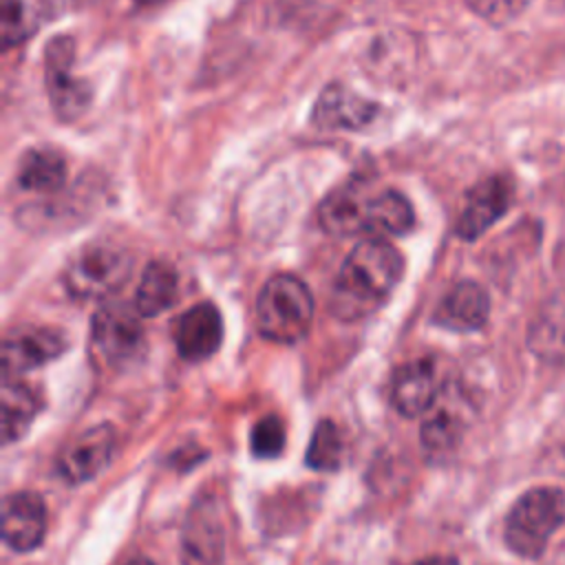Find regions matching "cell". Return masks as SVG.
Listing matches in <instances>:
<instances>
[{
	"mask_svg": "<svg viewBox=\"0 0 565 565\" xmlns=\"http://www.w3.org/2000/svg\"><path fill=\"white\" fill-rule=\"evenodd\" d=\"M66 349V338L55 329L29 327L11 331L2 342V377L15 380L55 358Z\"/></svg>",
	"mask_w": 565,
	"mask_h": 565,
	"instance_id": "52a82bcc",
	"label": "cell"
},
{
	"mask_svg": "<svg viewBox=\"0 0 565 565\" xmlns=\"http://www.w3.org/2000/svg\"><path fill=\"white\" fill-rule=\"evenodd\" d=\"M64 181H66V163L62 154H57L55 150L35 148L22 157V163L18 170V183L22 190L53 194L64 185Z\"/></svg>",
	"mask_w": 565,
	"mask_h": 565,
	"instance_id": "ac0fdd59",
	"label": "cell"
},
{
	"mask_svg": "<svg viewBox=\"0 0 565 565\" xmlns=\"http://www.w3.org/2000/svg\"><path fill=\"white\" fill-rule=\"evenodd\" d=\"M512 185L505 177H488L479 181L466 196L455 232L463 241L479 238L490 230L510 207Z\"/></svg>",
	"mask_w": 565,
	"mask_h": 565,
	"instance_id": "8fae6325",
	"label": "cell"
},
{
	"mask_svg": "<svg viewBox=\"0 0 565 565\" xmlns=\"http://www.w3.org/2000/svg\"><path fill=\"white\" fill-rule=\"evenodd\" d=\"M35 29V22L24 4V0H2L0 2V46L9 51L24 42Z\"/></svg>",
	"mask_w": 565,
	"mask_h": 565,
	"instance_id": "cb8c5ba5",
	"label": "cell"
},
{
	"mask_svg": "<svg viewBox=\"0 0 565 565\" xmlns=\"http://www.w3.org/2000/svg\"><path fill=\"white\" fill-rule=\"evenodd\" d=\"M344 457V439L340 428L331 419L318 422L311 441L307 446V466L322 472H333L340 468Z\"/></svg>",
	"mask_w": 565,
	"mask_h": 565,
	"instance_id": "603a6c76",
	"label": "cell"
},
{
	"mask_svg": "<svg viewBox=\"0 0 565 565\" xmlns=\"http://www.w3.org/2000/svg\"><path fill=\"white\" fill-rule=\"evenodd\" d=\"M117 433L110 424H99L75 437L57 457V472L68 483H84L99 475L113 459Z\"/></svg>",
	"mask_w": 565,
	"mask_h": 565,
	"instance_id": "ba28073f",
	"label": "cell"
},
{
	"mask_svg": "<svg viewBox=\"0 0 565 565\" xmlns=\"http://www.w3.org/2000/svg\"><path fill=\"white\" fill-rule=\"evenodd\" d=\"M532 349L543 358L565 355V298H554L530 331Z\"/></svg>",
	"mask_w": 565,
	"mask_h": 565,
	"instance_id": "7402d4cb",
	"label": "cell"
},
{
	"mask_svg": "<svg viewBox=\"0 0 565 565\" xmlns=\"http://www.w3.org/2000/svg\"><path fill=\"white\" fill-rule=\"evenodd\" d=\"M143 318L137 309L121 305H106L93 316L90 351L93 358L106 366H119L132 360L143 344Z\"/></svg>",
	"mask_w": 565,
	"mask_h": 565,
	"instance_id": "8992f818",
	"label": "cell"
},
{
	"mask_svg": "<svg viewBox=\"0 0 565 565\" xmlns=\"http://www.w3.org/2000/svg\"><path fill=\"white\" fill-rule=\"evenodd\" d=\"M132 258L126 249L110 243H93L82 247L64 269L68 294L97 300L115 294L130 276Z\"/></svg>",
	"mask_w": 565,
	"mask_h": 565,
	"instance_id": "277c9868",
	"label": "cell"
},
{
	"mask_svg": "<svg viewBox=\"0 0 565 565\" xmlns=\"http://www.w3.org/2000/svg\"><path fill=\"white\" fill-rule=\"evenodd\" d=\"M172 335L183 360L203 362L223 342V318L212 302H199L174 320Z\"/></svg>",
	"mask_w": 565,
	"mask_h": 565,
	"instance_id": "4fadbf2b",
	"label": "cell"
},
{
	"mask_svg": "<svg viewBox=\"0 0 565 565\" xmlns=\"http://www.w3.org/2000/svg\"><path fill=\"white\" fill-rule=\"evenodd\" d=\"M404 274L402 254L382 236L362 238L344 258L331 291V311L340 320H358L375 311Z\"/></svg>",
	"mask_w": 565,
	"mask_h": 565,
	"instance_id": "6da1fadb",
	"label": "cell"
},
{
	"mask_svg": "<svg viewBox=\"0 0 565 565\" xmlns=\"http://www.w3.org/2000/svg\"><path fill=\"white\" fill-rule=\"evenodd\" d=\"M225 554V530L214 501H196L181 534L183 565H221Z\"/></svg>",
	"mask_w": 565,
	"mask_h": 565,
	"instance_id": "9c48e42d",
	"label": "cell"
},
{
	"mask_svg": "<svg viewBox=\"0 0 565 565\" xmlns=\"http://www.w3.org/2000/svg\"><path fill=\"white\" fill-rule=\"evenodd\" d=\"M428 413L430 415L422 424V446L433 455L452 450L463 433L461 415L448 404L439 402H435Z\"/></svg>",
	"mask_w": 565,
	"mask_h": 565,
	"instance_id": "44dd1931",
	"label": "cell"
},
{
	"mask_svg": "<svg viewBox=\"0 0 565 565\" xmlns=\"http://www.w3.org/2000/svg\"><path fill=\"white\" fill-rule=\"evenodd\" d=\"M46 534V508L35 492H11L2 503V539L15 552L35 550Z\"/></svg>",
	"mask_w": 565,
	"mask_h": 565,
	"instance_id": "5bb4252c",
	"label": "cell"
},
{
	"mask_svg": "<svg viewBox=\"0 0 565 565\" xmlns=\"http://www.w3.org/2000/svg\"><path fill=\"white\" fill-rule=\"evenodd\" d=\"M466 2L477 15H481L492 24H503L516 18L530 4V0H466Z\"/></svg>",
	"mask_w": 565,
	"mask_h": 565,
	"instance_id": "484cf974",
	"label": "cell"
},
{
	"mask_svg": "<svg viewBox=\"0 0 565 565\" xmlns=\"http://www.w3.org/2000/svg\"><path fill=\"white\" fill-rule=\"evenodd\" d=\"M377 115V102L364 99L344 84H329L313 104L311 124L322 130H364Z\"/></svg>",
	"mask_w": 565,
	"mask_h": 565,
	"instance_id": "30bf717a",
	"label": "cell"
},
{
	"mask_svg": "<svg viewBox=\"0 0 565 565\" xmlns=\"http://www.w3.org/2000/svg\"><path fill=\"white\" fill-rule=\"evenodd\" d=\"M565 521V492L554 486H536L523 492L503 523V541L521 558H539L550 536Z\"/></svg>",
	"mask_w": 565,
	"mask_h": 565,
	"instance_id": "7a4b0ae2",
	"label": "cell"
},
{
	"mask_svg": "<svg viewBox=\"0 0 565 565\" xmlns=\"http://www.w3.org/2000/svg\"><path fill=\"white\" fill-rule=\"evenodd\" d=\"M75 42L68 35H57L44 49V84L51 108L60 121L79 119L93 99L90 84L73 73Z\"/></svg>",
	"mask_w": 565,
	"mask_h": 565,
	"instance_id": "5b68a950",
	"label": "cell"
},
{
	"mask_svg": "<svg viewBox=\"0 0 565 565\" xmlns=\"http://www.w3.org/2000/svg\"><path fill=\"white\" fill-rule=\"evenodd\" d=\"M488 313H490L488 291L472 280H461L444 296L433 320L446 329L477 331L486 324Z\"/></svg>",
	"mask_w": 565,
	"mask_h": 565,
	"instance_id": "2e32d148",
	"label": "cell"
},
{
	"mask_svg": "<svg viewBox=\"0 0 565 565\" xmlns=\"http://www.w3.org/2000/svg\"><path fill=\"white\" fill-rule=\"evenodd\" d=\"M441 384L437 366L428 358L411 360L402 364L391 380V402L404 417H417L433 408L439 399Z\"/></svg>",
	"mask_w": 565,
	"mask_h": 565,
	"instance_id": "7c38bea8",
	"label": "cell"
},
{
	"mask_svg": "<svg viewBox=\"0 0 565 565\" xmlns=\"http://www.w3.org/2000/svg\"><path fill=\"white\" fill-rule=\"evenodd\" d=\"M415 225V212L411 201L397 190H384L373 194L369 210V227L371 236H399L406 234Z\"/></svg>",
	"mask_w": 565,
	"mask_h": 565,
	"instance_id": "d6986e66",
	"label": "cell"
},
{
	"mask_svg": "<svg viewBox=\"0 0 565 565\" xmlns=\"http://www.w3.org/2000/svg\"><path fill=\"white\" fill-rule=\"evenodd\" d=\"M373 194L362 183H347L335 188L318 207V223L331 236L366 234L369 210Z\"/></svg>",
	"mask_w": 565,
	"mask_h": 565,
	"instance_id": "9a60e30c",
	"label": "cell"
},
{
	"mask_svg": "<svg viewBox=\"0 0 565 565\" xmlns=\"http://www.w3.org/2000/svg\"><path fill=\"white\" fill-rule=\"evenodd\" d=\"M249 448L260 459H274L285 448V426L276 415L260 417L249 435Z\"/></svg>",
	"mask_w": 565,
	"mask_h": 565,
	"instance_id": "d4e9b609",
	"label": "cell"
},
{
	"mask_svg": "<svg viewBox=\"0 0 565 565\" xmlns=\"http://www.w3.org/2000/svg\"><path fill=\"white\" fill-rule=\"evenodd\" d=\"M137 4H141V7H150V4H159V2H166V0H135Z\"/></svg>",
	"mask_w": 565,
	"mask_h": 565,
	"instance_id": "83f0119b",
	"label": "cell"
},
{
	"mask_svg": "<svg viewBox=\"0 0 565 565\" xmlns=\"http://www.w3.org/2000/svg\"><path fill=\"white\" fill-rule=\"evenodd\" d=\"M313 320V298L309 287L291 274L271 276L256 300V322L260 333L278 344L302 340Z\"/></svg>",
	"mask_w": 565,
	"mask_h": 565,
	"instance_id": "3957f363",
	"label": "cell"
},
{
	"mask_svg": "<svg viewBox=\"0 0 565 565\" xmlns=\"http://www.w3.org/2000/svg\"><path fill=\"white\" fill-rule=\"evenodd\" d=\"M38 397L35 393L18 382V380H4L2 384V435H4V444H11L15 439H20L31 422L38 415Z\"/></svg>",
	"mask_w": 565,
	"mask_h": 565,
	"instance_id": "ffe728a7",
	"label": "cell"
},
{
	"mask_svg": "<svg viewBox=\"0 0 565 565\" xmlns=\"http://www.w3.org/2000/svg\"><path fill=\"white\" fill-rule=\"evenodd\" d=\"M124 565H154V563L148 561V558H132V561H128V563H124Z\"/></svg>",
	"mask_w": 565,
	"mask_h": 565,
	"instance_id": "4316f807",
	"label": "cell"
},
{
	"mask_svg": "<svg viewBox=\"0 0 565 565\" xmlns=\"http://www.w3.org/2000/svg\"><path fill=\"white\" fill-rule=\"evenodd\" d=\"M179 298V276L170 263L152 260L141 276L135 294V309L143 318L159 316L170 309Z\"/></svg>",
	"mask_w": 565,
	"mask_h": 565,
	"instance_id": "e0dca14e",
	"label": "cell"
}]
</instances>
